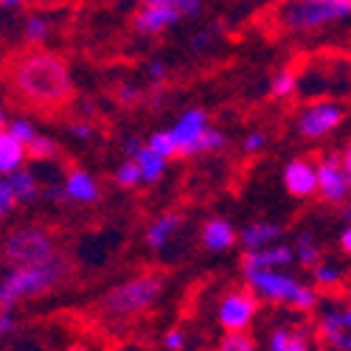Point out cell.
<instances>
[{"mask_svg": "<svg viewBox=\"0 0 351 351\" xmlns=\"http://www.w3.org/2000/svg\"><path fill=\"white\" fill-rule=\"evenodd\" d=\"M12 93L34 110H60L73 99V82L68 65L56 53L28 51L9 65Z\"/></svg>", "mask_w": 351, "mask_h": 351, "instance_id": "cell-1", "label": "cell"}, {"mask_svg": "<svg viewBox=\"0 0 351 351\" xmlns=\"http://www.w3.org/2000/svg\"><path fill=\"white\" fill-rule=\"evenodd\" d=\"M71 276V258L56 250L45 261L25 267H12L9 276L0 281V309H12L23 298L45 295L53 287H60Z\"/></svg>", "mask_w": 351, "mask_h": 351, "instance_id": "cell-2", "label": "cell"}, {"mask_svg": "<svg viewBox=\"0 0 351 351\" xmlns=\"http://www.w3.org/2000/svg\"><path fill=\"white\" fill-rule=\"evenodd\" d=\"M160 295H163V278L158 273H143V276H132L130 281L115 284L101 298L99 309L104 317L124 320L152 309Z\"/></svg>", "mask_w": 351, "mask_h": 351, "instance_id": "cell-3", "label": "cell"}, {"mask_svg": "<svg viewBox=\"0 0 351 351\" xmlns=\"http://www.w3.org/2000/svg\"><path fill=\"white\" fill-rule=\"evenodd\" d=\"M346 17H351V0H287L278 9V25L295 34L315 32Z\"/></svg>", "mask_w": 351, "mask_h": 351, "instance_id": "cell-4", "label": "cell"}, {"mask_svg": "<svg viewBox=\"0 0 351 351\" xmlns=\"http://www.w3.org/2000/svg\"><path fill=\"white\" fill-rule=\"evenodd\" d=\"M247 287L253 289V295L267 298V301H278V304H292L298 309H315L317 304V292L306 284H301L298 278H292L281 270H256V273H245Z\"/></svg>", "mask_w": 351, "mask_h": 351, "instance_id": "cell-5", "label": "cell"}, {"mask_svg": "<svg viewBox=\"0 0 351 351\" xmlns=\"http://www.w3.org/2000/svg\"><path fill=\"white\" fill-rule=\"evenodd\" d=\"M53 253H56V242L51 230H45L43 225H20L3 242V258L9 261V267L37 265V261H45Z\"/></svg>", "mask_w": 351, "mask_h": 351, "instance_id": "cell-6", "label": "cell"}, {"mask_svg": "<svg viewBox=\"0 0 351 351\" xmlns=\"http://www.w3.org/2000/svg\"><path fill=\"white\" fill-rule=\"evenodd\" d=\"M343 121V107L335 101H315L298 115V132L309 141H317L335 132Z\"/></svg>", "mask_w": 351, "mask_h": 351, "instance_id": "cell-7", "label": "cell"}, {"mask_svg": "<svg viewBox=\"0 0 351 351\" xmlns=\"http://www.w3.org/2000/svg\"><path fill=\"white\" fill-rule=\"evenodd\" d=\"M317 169V194L324 197L326 202L337 206V202H346L348 194H351V180L340 163V155H326L320 158V163L315 166Z\"/></svg>", "mask_w": 351, "mask_h": 351, "instance_id": "cell-8", "label": "cell"}, {"mask_svg": "<svg viewBox=\"0 0 351 351\" xmlns=\"http://www.w3.org/2000/svg\"><path fill=\"white\" fill-rule=\"evenodd\" d=\"M208 130V115L202 110H186L178 124H174L169 132H171V141L178 146V155L180 158H189V155H197L199 149V141Z\"/></svg>", "mask_w": 351, "mask_h": 351, "instance_id": "cell-9", "label": "cell"}, {"mask_svg": "<svg viewBox=\"0 0 351 351\" xmlns=\"http://www.w3.org/2000/svg\"><path fill=\"white\" fill-rule=\"evenodd\" d=\"M256 315V295L253 292H228L219 304V324L225 332H245Z\"/></svg>", "mask_w": 351, "mask_h": 351, "instance_id": "cell-10", "label": "cell"}, {"mask_svg": "<svg viewBox=\"0 0 351 351\" xmlns=\"http://www.w3.org/2000/svg\"><path fill=\"white\" fill-rule=\"evenodd\" d=\"M284 189L292 197H312L317 194V169L306 158H295L284 166Z\"/></svg>", "mask_w": 351, "mask_h": 351, "instance_id": "cell-11", "label": "cell"}, {"mask_svg": "<svg viewBox=\"0 0 351 351\" xmlns=\"http://www.w3.org/2000/svg\"><path fill=\"white\" fill-rule=\"evenodd\" d=\"M295 258L292 247L287 245H267V247H258V250H247L242 256V270L245 273H256V270H281L287 267L289 261Z\"/></svg>", "mask_w": 351, "mask_h": 351, "instance_id": "cell-12", "label": "cell"}, {"mask_svg": "<svg viewBox=\"0 0 351 351\" xmlns=\"http://www.w3.org/2000/svg\"><path fill=\"white\" fill-rule=\"evenodd\" d=\"M180 12H174V9H166V6H143L132 25H135V32L138 34H160L166 32V28H171L174 23H180Z\"/></svg>", "mask_w": 351, "mask_h": 351, "instance_id": "cell-13", "label": "cell"}, {"mask_svg": "<svg viewBox=\"0 0 351 351\" xmlns=\"http://www.w3.org/2000/svg\"><path fill=\"white\" fill-rule=\"evenodd\" d=\"M65 199H73V202H96L99 199V183L87 174L84 169H73L68 171V180H65Z\"/></svg>", "mask_w": 351, "mask_h": 351, "instance_id": "cell-14", "label": "cell"}, {"mask_svg": "<svg viewBox=\"0 0 351 351\" xmlns=\"http://www.w3.org/2000/svg\"><path fill=\"white\" fill-rule=\"evenodd\" d=\"M28 152H25V143H20L6 127L0 130V178H6L14 169H20L25 163Z\"/></svg>", "mask_w": 351, "mask_h": 351, "instance_id": "cell-15", "label": "cell"}, {"mask_svg": "<svg viewBox=\"0 0 351 351\" xmlns=\"http://www.w3.org/2000/svg\"><path fill=\"white\" fill-rule=\"evenodd\" d=\"M284 228L276 225V222H253L242 230V245L245 250H258V247H267V245H276L281 239Z\"/></svg>", "mask_w": 351, "mask_h": 351, "instance_id": "cell-16", "label": "cell"}, {"mask_svg": "<svg viewBox=\"0 0 351 351\" xmlns=\"http://www.w3.org/2000/svg\"><path fill=\"white\" fill-rule=\"evenodd\" d=\"M237 242V230L225 219H211L202 225V247L208 250H228Z\"/></svg>", "mask_w": 351, "mask_h": 351, "instance_id": "cell-17", "label": "cell"}, {"mask_svg": "<svg viewBox=\"0 0 351 351\" xmlns=\"http://www.w3.org/2000/svg\"><path fill=\"white\" fill-rule=\"evenodd\" d=\"M180 225H183L180 214H163L149 225V230H146V242H149V247H155V250H163L171 242L174 233L180 230Z\"/></svg>", "mask_w": 351, "mask_h": 351, "instance_id": "cell-18", "label": "cell"}, {"mask_svg": "<svg viewBox=\"0 0 351 351\" xmlns=\"http://www.w3.org/2000/svg\"><path fill=\"white\" fill-rule=\"evenodd\" d=\"M132 160L141 166V178H143V183H158V180L163 178V171H166V158L158 155L155 149H149L146 143L141 146L138 155H135Z\"/></svg>", "mask_w": 351, "mask_h": 351, "instance_id": "cell-19", "label": "cell"}, {"mask_svg": "<svg viewBox=\"0 0 351 351\" xmlns=\"http://www.w3.org/2000/svg\"><path fill=\"white\" fill-rule=\"evenodd\" d=\"M6 180H9V186L14 189V197H17V202H28V199H34L37 194H40V189H37V178L28 169H14L12 174H6Z\"/></svg>", "mask_w": 351, "mask_h": 351, "instance_id": "cell-20", "label": "cell"}, {"mask_svg": "<svg viewBox=\"0 0 351 351\" xmlns=\"http://www.w3.org/2000/svg\"><path fill=\"white\" fill-rule=\"evenodd\" d=\"M270 351H312V343L304 332L276 329L270 337Z\"/></svg>", "mask_w": 351, "mask_h": 351, "instance_id": "cell-21", "label": "cell"}, {"mask_svg": "<svg viewBox=\"0 0 351 351\" xmlns=\"http://www.w3.org/2000/svg\"><path fill=\"white\" fill-rule=\"evenodd\" d=\"M320 337L335 348L346 346V324H343L340 312H326L324 317H320Z\"/></svg>", "mask_w": 351, "mask_h": 351, "instance_id": "cell-22", "label": "cell"}, {"mask_svg": "<svg viewBox=\"0 0 351 351\" xmlns=\"http://www.w3.org/2000/svg\"><path fill=\"white\" fill-rule=\"evenodd\" d=\"M295 253L298 258H301V265L304 267H315L320 258H324V253H320V245H317V239L312 237L309 230H304V233H298V242H295Z\"/></svg>", "mask_w": 351, "mask_h": 351, "instance_id": "cell-23", "label": "cell"}, {"mask_svg": "<svg viewBox=\"0 0 351 351\" xmlns=\"http://www.w3.org/2000/svg\"><path fill=\"white\" fill-rule=\"evenodd\" d=\"M25 152L32 155L34 160H48V158H53L56 152H60V146H56V141L53 138H45V135H34L32 141L25 143Z\"/></svg>", "mask_w": 351, "mask_h": 351, "instance_id": "cell-24", "label": "cell"}, {"mask_svg": "<svg viewBox=\"0 0 351 351\" xmlns=\"http://www.w3.org/2000/svg\"><path fill=\"white\" fill-rule=\"evenodd\" d=\"M270 90H273L276 99L292 96V93L298 90V76L292 73V71H278V73L273 76V82H270Z\"/></svg>", "mask_w": 351, "mask_h": 351, "instance_id": "cell-25", "label": "cell"}, {"mask_svg": "<svg viewBox=\"0 0 351 351\" xmlns=\"http://www.w3.org/2000/svg\"><path fill=\"white\" fill-rule=\"evenodd\" d=\"M141 6H166V9H174V12H180L183 17H194L199 14V0H138Z\"/></svg>", "mask_w": 351, "mask_h": 351, "instance_id": "cell-26", "label": "cell"}, {"mask_svg": "<svg viewBox=\"0 0 351 351\" xmlns=\"http://www.w3.org/2000/svg\"><path fill=\"white\" fill-rule=\"evenodd\" d=\"M115 183H119L121 189H135L138 183H143V178H141V166H138L132 158H127V160L119 166V171H115Z\"/></svg>", "mask_w": 351, "mask_h": 351, "instance_id": "cell-27", "label": "cell"}, {"mask_svg": "<svg viewBox=\"0 0 351 351\" xmlns=\"http://www.w3.org/2000/svg\"><path fill=\"white\" fill-rule=\"evenodd\" d=\"M25 40L28 43H43L45 37H48V32H51V23L43 17V14H32L25 20Z\"/></svg>", "mask_w": 351, "mask_h": 351, "instance_id": "cell-28", "label": "cell"}, {"mask_svg": "<svg viewBox=\"0 0 351 351\" xmlns=\"http://www.w3.org/2000/svg\"><path fill=\"white\" fill-rule=\"evenodd\" d=\"M146 146H149V149H155L158 155H163L166 160L178 155V146H174V141H171V132H166V130L152 132V138L146 141Z\"/></svg>", "mask_w": 351, "mask_h": 351, "instance_id": "cell-29", "label": "cell"}, {"mask_svg": "<svg viewBox=\"0 0 351 351\" xmlns=\"http://www.w3.org/2000/svg\"><path fill=\"white\" fill-rule=\"evenodd\" d=\"M217 351H256V343L245 332H228V337L217 346Z\"/></svg>", "mask_w": 351, "mask_h": 351, "instance_id": "cell-30", "label": "cell"}, {"mask_svg": "<svg viewBox=\"0 0 351 351\" xmlns=\"http://www.w3.org/2000/svg\"><path fill=\"white\" fill-rule=\"evenodd\" d=\"M312 276L320 287H332V284L340 281V270L335 265H326V261H317V265L312 267Z\"/></svg>", "mask_w": 351, "mask_h": 351, "instance_id": "cell-31", "label": "cell"}, {"mask_svg": "<svg viewBox=\"0 0 351 351\" xmlns=\"http://www.w3.org/2000/svg\"><path fill=\"white\" fill-rule=\"evenodd\" d=\"M225 135L219 132V130H206V135H202V141H199V149H197V155H202V152H219V149H225Z\"/></svg>", "mask_w": 351, "mask_h": 351, "instance_id": "cell-32", "label": "cell"}, {"mask_svg": "<svg viewBox=\"0 0 351 351\" xmlns=\"http://www.w3.org/2000/svg\"><path fill=\"white\" fill-rule=\"evenodd\" d=\"M9 132H12L20 143H28V141H32V138L37 135L34 124L28 121V119H12V121H9Z\"/></svg>", "mask_w": 351, "mask_h": 351, "instance_id": "cell-33", "label": "cell"}, {"mask_svg": "<svg viewBox=\"0 0 351 351\" xmlns=\"http://www.w3.org/2000/svg\"><path fill=\"white\" fill-rule=\"evenodd\" d=\"M17 206V197H14V189L9 186L6 178H0V219H3L9 211H14Z\"/></svg>", "mask_w": 351, "mask_h": 351, "instance_id": "cell-34", "label": "cell"}, {"mask_svg": "<svg viewBox=\"0 0 351 351\" xmlns=\"http://www.w3.org/2000/svg\"><path fill=\"white\" fill-rule=\"evenodd\" d=\"M141 99H143L141 87H135V84H121V87H119V101H121V104L130 107V104H138Z\"/></svg>", "mask_w": 351, "mask_h": 351, "instance_id": "cell-35", "label": "cell"}, {"mask_svg": "<svg viewBox=\"0 0 351 351\" xmlns=\"http://www.w3.org/2000/svg\"><path fill=\"white\" fill-rule=\"evenodd\" d=\"M261 146H265V135H261V132H250V135L245 138V143H242V149H245V152H258Z\"/></svg>", "mask_w": 351, "mask_h": 351, "instance_id": "cell-36", "label": "cell"}, {"mask_svg": "<svg viewBox=\"0 0 351 351\" xmlns=\"http://www.w3.org/2000/svg\"><path fill=\"white\" fill-rule=\"evenodd\" d=\"M146 73H149V79H152V84H160L163 79H166V62H149V68H146Z\"/></svg>", "mask_w": 351, "mask_h": 351, "instance_id": "cell-37", "label": "cell"}, {"mask_svg": "<svg viewBox=\"0 0 351 351\" xmlns=\"http://www.w3.org/2000/svg\"><path fill=\"white\" fill-rule=\"evenodd\" d=\"M183 340H186V337H183V332H180V329H171V332L166 335V340H163V343H166V348H169V351H180V348H183Z\"/></svg>", "mask_w": 351, "mask_h": 351, "instance_id": "cell-38", "label": "cell"}, {"mask_svg": "<svg viewBox=\"0 0 351 351\" xmlns=\"http://www.w3.org/2000/svg\"><path fill=\"white\" fill-rule=\"evenodd\" d=\"M71 135L82 138V141H90L93 138V127L90 124H71Z\"/></svg>", "mask_w": 351, "mask_h": 351, "instance_id": "cell-39", "label": "cell"}, {"mask_svg": "<svg viewBox=\"0 0 351 351\" xmlns=\"http://www.w3.org/2000/svg\"><path fill=\"white\" fill-rule=\"evenodd\" d=\"M12 329H14L12 312H9V309H0V335H6V332H12Z\"/></svg>", "mask_w": 351, "mask_h": 351, "instance_id": "cell-40", "label": "cell"}, {"mask_svg": "<svg viewBox=\"0 0 351 351\" xmlns=\"http://www.w3.org/2000/svg\"><path fill=\"white\" fill-rule=\"evenodd\" d=\"M208 45H211V32L194 34V40H191V48H194V51H202V48H208Z\"/></svg>", "mask_w": 351, "mask_h": 351, "instance_id": "cell-41", "label": "cell"}, {"mask_svg": "<svg viewBox=\"0 0 351 351\" xmlns=\"http://www.w3.org/2000/svg\"><path fill=\"white\" fill-rule=\"evenodd\" d=\"M340 247H343V253L351 256V225H346L343 233H340Z\"/></svg>", "mask_w": 351, "mask_h": 351, "instance_id": "cell-42", "label": "cell"}, {"mask_svg": "<svg viewBox=\"0 0 351 351\" xmlns=\"http://www.w3.org/2000/svg\"><path fill=\"white\" fill-rule=\"evenodd\" d=\"M340 163H343V169H346V174H348V180H351V141L346 143V152L340 155Z\"/></svg>", "mask_w": 351, "mask_h": 351, "instance_id": "cell-43", "label": "cell"}, {"mask_svg": "<svg viewBox=\"0 0 351 351\" xmlns=\"http://www.w3.org/2000/svg\"><path fill=\"white\" fill-rule=\"evenodd\" d=\"M141 146H143V143H141L138 138H130V141H127V146H124V149H127V158H135Z\"/></svg>", "mask_w": 351, "mask_h": 351, "instance_id": "cell-44", "label": "cell"}, {"mask_svg": "<svg viewBox=\"0 0 351 351\" xmlns=\"http://www.w3.org/2000/svg\"><path fill=\"white\" fill-rule=\"evenodd\" d=\"M340 217H343V222H346V225H351V202H346V206H343Z\"/></svg>", "mask_w": 351, "mask_h": 351, "instance_id": "cell-45", "label": "cell"}, {"mask_svg": "<svg viewBox=\"0 0 351 351\" xmlns=\"http://www.w3.org/2000/svg\"><path fill=\"white\" fill-rule=\"evenodd\" d=\"M20 3H25V0H0V6H6V9H14Z\"/></svg>", "mask_w": 351, "mask_h": 351, "instance_id": "cell-46", "label": "cell"}, {"mask_svg": "<svg viewBox=\"0 0 351 351\" xmlns=\"http://www.w3.org/2000/svg\"><path fill=\"white\" fill-rule=\"evenodd\" d=\"M343 315V324H346V329H351V306L346 309V312H340Z\"/></svg>", "mask_w": 351, "mask_h": 351, "instance_id": "cell-47", "label": "cell"}, {"mask_svg": "<svg viewBox=\"0 0 351 351\" xmlns=\"http://www.w3.org/2000/svg\"><path fill=\"white\" fill-rule=\"evenodd\" d=\"M6 127V112H3V107H0V130Z\"/></svg>", "mask_w": 351, "mask_h": 351, "instance_id": "cell-48", "label": "cell"}, {"mask_svg": "<svg viewBox=\"0 0 351 351\" xmlns=\"http://www.w3.org/2000/svg\"><path fill=\"white\" fill-rule=\"evenodd\" d=\"M346 351H351V337H346V346H343Z\"/></svg>", "mask_w": 351, "mask_h": 351, "instance_id": "cell-49", "label": "cell"}]
</instances>
